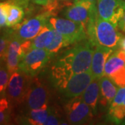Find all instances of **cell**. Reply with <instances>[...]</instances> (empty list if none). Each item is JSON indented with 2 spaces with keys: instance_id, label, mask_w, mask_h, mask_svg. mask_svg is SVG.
Listing matches in <instances>:
<instances>
[{
  "instance_id": "5b68a950",
  "label": "cell",
  "mask_w": 125,
  "mask_h": 125,
  "mask_svg": "<svg viewBox=\"0 0 125 125\" xmlns=\"http://www.w3.org/2000/svg\"><path fill=\"white\" fill-rule=\"evenodd\" d=\"M52 14L48 11L36 15V17L25 20L22 23L11 27V33L18 38L22 42L28 40H32L36 37L40 30L49 22L50 17Z\"/></svg>"
},
{
  "instance_id": "6da1fadb",
  "label": "cell",
  "mask_w": 125,
  "mask_h": 125,
  "mask_svg": "<svg viewBox=\"0 0 125 125\" xmlns=\"http://www.w3.org/2000/svg\"><path fill=\"white\" fill-rule=\"evenodd\" d=\"M86 29L88 40L93 47L101 45L113 51L120 49V42L123 35L113 23L99 17L97 4L92 9Z\"/></svg>"
},
{
  "instance_id": "d6986e66",
  "label": "cell",
  "mask_w": 125,
  "mask_h": 125,
  "mask_svg": "<svg viewBox=\"0 0 125 125\" xmlns=\"http://www.w3.org/2000/svg\"><path fill=\"white\" fill-rule=\"evenodd\" d=\"M24 15V12L22 7L16 4L10 3L6 21V27L11 28L17 25L22 21Z\"/></svg>"
},
{
  "instance_id": "f546056e",
  "label": "cell",
  "mask_w": 125,
  "mask_h": 125,
  "mask_svg": "<svg viewBox=\"0 0 125 125\" xmlns=\"http://www.w3.org/2000/svg\"><path fill=\"white\" fill-rule=\"evenodd\" d=\"M125 27V13L124 14V15H123V17L121 19V20L118 23V28L120 29H122L124 27Z\"/></svg>"
},
{
  "instance_id": "7a4b0ae2",
  "label": "cell",
  "mask_w": 125,
  "mask_h": 125,
  "mask_svg": "<svg viewBox=\"0 0 125 125\" xmlns=\"http://www.w3.org/2000/svg\"><path fill=\"white\" fill-rule=\"evenodd\" d=\"M93 47L89 40H82L65 51L54 65L69 77L74 74L91 70Z\"/></svg>"
},
{
  "instance_id": "30bf717a",
  "label": "cell",
  "mask_w": 125,
  "mask_h": 125,
  "mask_svg": "<svg viewBox=\"0 0 125 125\" xmlns=\"http://www.w3.org/2000/svg\"><path fill=\"white\" fill-rule=\"evenodd\" d=\"M97 13L99 18L113 23L118 27V23L125 13L123 0H97Z\"/></svg>"
},
{
  "instance_id": "cb8c5ba5",
  "label": "cell",
  "mask_w": 125,
  "mask_h": 125,
  "mask_svg": "<svg viewBox=\"0 0 125 125\" xmlns=\"http://www.w3.org/2000/svg\"><path fill=\"white\" fill-rule=\"evenodd\" d=\"M11 40V34L10 31L6 33H1L0 38V58L1 62H6L9 45Z\"/></svg>"
},
{
  "instance_id": "f1b7e54d",
  "label": "cell",
  "mask_w": 125,
  "mask_h": 125,
  "mask_svg": "<svg viewBox=\"0 0 125 125\" xmlns=\"http://www.w3.org/2000/svg\"><path fill=\"white\" fill-rule=\"evenodd\" d=\"M31 1L36 4L45 6L49 4V3L51 1V0H31Z\"/></svg>"
},
{
  "instance_id": "9c48e42d",
  "label": "cell",
  "mask_w": 125,
  "mask_h": 125,
  "mask_svg": "<svg viewBox=\"0 0 125 125\" xmlns=\"http://www.w3.org/2000/svg\"><path fill=\"white\" fill-rule=\"evenodd\" d=\"M104 76L117 87H125V51L118 49L111 54L105 65Z\"/></svg>"
},
{
  "instance_id": "8992f818",
  "label": "cell",
  "mask_w": 125,
  "mask_h": 125,
  "mask_svg": "<svg viewBox=\"0 0 125 125\" xmlns=\"http://www.w3.org/2000/svg\"><path fill=\"white\" fill-rule=\"evenodd\" d=\"M51 97L50 90L44 79L38 76H31L26 97L28 109H36L49 105Z\"/></svg>"
},
{
  "instance_id": "ac0fdd59",
  "label": "cell",
  "mask_w": 125,
  "mask_h": 125,
  "mask_svg": "<svg viewBox=\"0 0 125 125\" xmlns=\"http://www.w3.org/2000/svg\"><path fill=\"white\" fill-rule=\"evenodd\" d=\"M51 107L52 106L47 105L39 108L29 109L25 115L23 117L22 122L27 125H44L50 113Z\"/></svg>"
},
{
  "instance_id": "603a6c76",
  "label": "cell",
  "mask_w": 125,
  "mask_h": 125,
  "mask_svg": "<svg viewBox=\"0 0 125 125\" xmlns=\"http://www.w3.org/2000/svg\"><path fill=\"white\" fill-rule=\"evenodd\" d=\"M4 64L1 62L0 67V94L1 98L6 97V89L9 85V80L11 74H10L9 70L6 66V62H3Z\"/></svg>"
},
{
  "instance_id": "52a82bcc",
  "label": "cell",
  "mask_w": 125,
  "mask_h": 125,
  "mask_svg": "<svg viewBox=\"0 0 125 125\" xmlns=\"http://www.w3.org/2000/svg\"><path fill=\"white\" fill-rule=\"evenodd\" d=\"M65 113L67 122L70 125H83L92 120V109L84 102L82 96L72 97L65 106Z\"/></svg>"
},
{
  "instance_id": "2e32d148",
  "label": "cell",
  "mask_w": 125,
  "mask_h": 125,
  "mask_svg": "<svg viewBox=\"0 0 125 125\" xmlns=\"http://www.w3.org/2000/svg\"><path fill=\"white\" fill-rule=\"evenodd\" d=\"M100 79H93L83 93L81 94L83 100L90 107L94 114L96 113L100 96Z\"/></svg>"
},
{
  "instance_id": "7c38bea8",
  "label": "cell",
  "mask_w": 125,
  "mask_h": 125,
  "mask_svg": "<svg viewBox=\"0 0 125 125\" xmlns=\"http://www.w3.org/2000/svg\"><path fill=\"white\" fill-rule=\"evenodd\" d=\"M96 4H92L88 0H82L73 3L65 10L64 16L72 21L82 23L87 27L92 9L94 5Z\"/></svg>"
},
{
  "instance_id": "277c9868",
  "label": "cell",
  "mask_w": 125,
  "mask_h": 125,
  "mask_svg": "<svg viewBox=\"0 0 125 125\" xmlns=\"http://www.w3.org/2000/svg\"><path fill=\"white\" fill-rule=\"evenodd\" d=\"M49 22L67 39L69 45L76 44L88 38L86 27L82 23L53 16L50 17Z\"/></svg>"
},
{
  "instance_id": "5bb4252c",
  "label": "cell",
  "mask_w": 125,
  "mask_h": 125,
  "mask_svg": "<svg viewBox=\"0 0 125 125\" xmlns=\"http://www.w3.org/2000/svg\"><path fill=\"white\" fill-rule=\"evenodd\" d=\"M113 52V49L101 45L95 47L91 62V72L93 79H101L104 75L106 62Z\"/></svg>"
},
{
  "instance_id": "d4e9b609",
  "label": "cell",
  "mask_w": 125,
  "mask_h": 125,
  "mask_svg": "<svg viewBox=\"0 0 125 125\" xmlns=\"http://www.w3.org/2000/svg\"><path fill=\"white\" fill-rule=\"evenodd\" d=\"M67 125L64 123L62 120V117L59 111L56 108L51 107V111L47 120L45 121L44 125Z\"/></svg>"
},
{
  "instance_id": "e575fe53",
  "label": "cell",
  "mask_w": 125,
  "mask_h": 125,
  "mask_svg": "<svg viewBox=\"0 0 125 125\" xmlns=\"http://www.w3.org/2000/svg\"><path fill=\"white\" fill-rule=\"evenodd\" d=\"M1 1H9V0H1Z\"/></svg>"
},
{
  "instance_id": "83f0119b",
  "label": "cell",
  "mask_w": 125,
  "mask_h": 125,
  "mask_svg": "<svg viewBox=\"0 0 125 125\" xmlns=\"http://www.w3.org/2000/svg\"><path fill=\"white\" fill-rule=\"evenodd\" d=\"M52 1H54V3H56V4L58 5V6H60V4H70L72 1H73L74 3V0H51Z\"/></svg>"
},
{
  "instance_id": "ffe728a7",
  "label": "cell",
  "mask_w": 125,
  "mask_h": 125,
  "mask_svg": "<svg viewBox=\"0 0 125 125\" xmlns=\"http://www.w3.org/2000/svg\"><path fill=\"white\" fill-rule=\"evenodd\" d=\"M68 45H70L67 42V39L62 36L61 33H60L59 32L55 30L54 39L51 42V44L45 49L48 51L50 54L54 55L56 53H58L59 50H61L65 47H67Z\"/></svg>"
},
{
  "instance_id": "484cf974",
  "label": "cell",
  "mask_w": 125,
  "mask_h": 125,
  "mask_svg": "<svg viewBox=\"0 0 125 125\" xmlns=\"http://www.w3.org/2000/svg\"><path fill=\"white\" fill-rule=\"evenodd\" d=\"M10 2L8 1H1L0 4V27L2 29L6 27V21Z\"/></svg>"
},
{
  "instance_id": "8fae6325",
  "label": "cell",
  "mask_w": 125,
  "mask_h": 125,
  "mask_svg": "<svg viewBox=\"0 0 125 125\" xmlns=\"http://www.w3.org/2000/svg\"><path fill=\"white\" fill-rule=\"evenodd\" d=\"M93 80L91 70L74 74L67 81L61 93L67 98H72L81 95L86 88Z\"/></svg>"
},
{
  "instance_id": "3957f363",
  "label": "cell",
  "mask_w": 125,
  "mask_h": 125,
  "mask_svg": "<svg viewBox=\"0 0 125 125\" xmlns=\"http://www.w3.org/2000/svg\"><path fill=\"white\" fill-rule=\"evenodd\" d=\"M31 78V76L20 70L11 74L6 97L13 107L18 106L25 102Z\"/></svg>"
},
{
  "instance_id": "d6a6232c",
  "label": "cell",
  "mask_w": 125,
  "mask_h": 125,
  "mask_svg": "<svg viewBox=\"0 0 125 125\" xmlns=\"http://www.w3.org/2000/svg\"><path fill=\"white\" fill-rule=\"evenodd\" d=\"M80 1H82V0H74V3H76V2Z\"/></svg>"
},
{
  "instance_id": "1f68e13d",
  "label": "cell",
  "mask_w": 125,
  "mask_h": 125,
  "mask_svg": "<svg viewBox=\"0 0 125 125\" xmlns=\"http://www.w3.org/2000/svg\"><path fill=\"white\" fill-rule=\"evenodd\" d=\"M120 125H125V119H124V120H123V121H122V122H121V124H120Z\"/></svg>"
},
{
  "instance_id": "e0dca14e",
  "label": "cell",
  "mask_w": 125,
  "mask_h": 125,
  "mask_svg": "<svg viewBox=\"0 0 125 125\" xmlns=\"http://www.w3.org/2000/svg\"><path fill=\"white\" fill-rule=\"evenodd\" d=\"M55 29L48 22L40 30L39 33L31 40V49H46L54 39Z\"/></svg>"
},
{
  "instance_id": "44dd1931",
  "label": "cell",
  "mask_w": 125,
  "mask_h": 125,
  "mask_svg": "<svg viewBox=\"0 0 125 125\" xmlns=\"http://www.w3.org/2000/svg\"><path fill=\"white\" fill-rule=\"evenodd\" d=\"M106 118L107 120L111 122L120 125L125 118V98L120 105L113 109L108 110Z\"/></svg>"
},
{
  "instance_id": "4fadbf2b",
  "label": "cell",
  "mask_w": 125,
  "mask_h": 125,
  "mask_svg": "<svg viewBox=\"0 0 125 125\" xmlns=\"http://www.w3.org/2000/svg\"><path fill=\"white\" fill-rule=\"evenodd\" d=\"M10 34L11 40L9 45L6 63L10 74H12L13 72L19 70L20 63L25 56V53L22 47V42L14 36L11 32Z\"/></svg>"
},
{
  "instance_id": "4316f807",
  "label": "cell",
  "mask_w": 125,
  "mask_h": 125,
  "mask_svg": "<svg viewBox=\"0 0 125 125\" xmlns=\"http://www.w3.org/2000/svg\"><path fill=\"white\" fill-rule=\"evenodd\" d=\"M125 98V87L122 88H119V89L117 90L116 95L115 96V97L113 99V100L112 101L111 104L110 105V106L108 108V110L113 109L117 106H118L119 105H120L123 102L124 99Z\"/></svg>"
},
{
  "instance_id": "7402d4cb",
  "label": "cell",
  "mask_w": 125,
  "mask_h": 125,
  "mask_svg": "<svg viewBox=\"0 0 125 125\" xmlns=\"http://www.w3.org/2000/svg\"><path fill=\"white\" fill-rule=\"evenodd\" d=\"M13 107L6 97L0 100V125H9L10 122L11 108Z\"/></svg>"
},
{
  "instance_id": "ba28073f",
  "label": "cell",
  "mask_w": 125,
  "mask_h": 125,
  "mask_svg": "<svg viewBox=\"0 0 125 125\" xmlns=\"http://www.w3.org/2000/svg\"><path fill=\"white\" fill-rule=\"evenodd\" d=\"M52 56L45 49H31L25 54L20 62L19 70L24 72L29 76H36Z\"/></svg>"
},
{
  "instance_id": "4dcf8cb0",
  "label": "cell",
  "mask_w": 125,
  "mask_h": 125,
  "mask_svg": "<svg viewBox=\"0 0 125 125\" xmlns=\"http://www.w3.org/2000/svg\"><path fill=\"white\" fill-rule=\"evenodd\" d=\"M120 49L125 51V36H122L120 42Z\"/></svg>"
},
{
  "instance_id": "836d02e7",
  "label": "cell",
  "mask_w": 125,
  "mask_h": 125,
  "mask_svg": "<svg viewBox=\"0 0 125 125\" xmlns=\"http://www.w3.org/2000/svg\"><path fill=\"white\" fill-rule=\"evenodd\" d=\"M122 31H124V32H125V27H124V28H123V29H122Z\"/></svg>"
},
{
  "instance_id": "9a60e30c",
  "label": "cell",
  "mask_w": 125,
  "mask_h": 125,
  "mask_svg": "<svg viewBox=\"0 0 125 125\" xmlns=\"http://www.w3.org/2000/svg\"><path fill=\"white\" fill-rule=\"evenodd\" d=\"M117 90V87L113 81L104 75L100 79V96L99 99L100 105L103 107L110 106Z\"/></svg>"
}]
</instances>
